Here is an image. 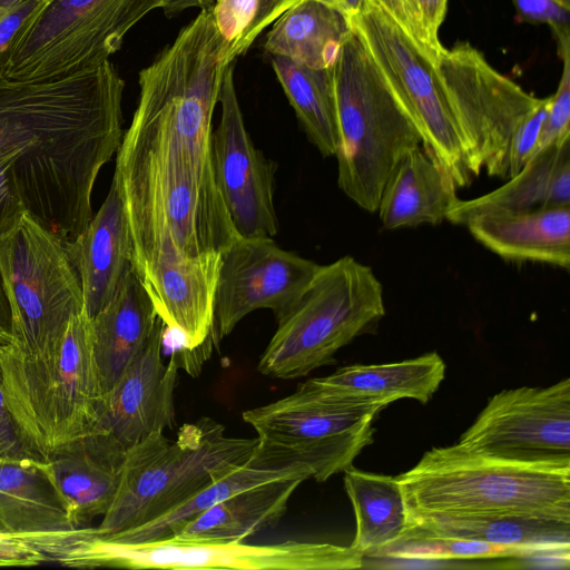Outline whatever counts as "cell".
I'll return each instance as SVG.
<instances>
[{"label":"cell","instance_id":"ac0fdd59","mask_svg":"<svg viewBox=\"0 0 570 570\" xmlns=\"http://www.w3.org/2000/svg\"><path fill=\"white\" fill-rule=\"evenodd\" d=\"M407 529L518 548L537 556L550 553L569 560L570 512L416 513L409 515Z\"/></svg>","mask_w":570,"mask_h":570},{"label":"cell","instance_id":"8d00e7d4","mask_svg":"<svg viewBox=\"0 0 570 570\" xmlns=\"http://www.w3.org/2000/svg\"><path fill=\"white\" fill-rule=\"evenodd\" d=\"M258 0H215L212 13L222 37L233 47L253 21ZM229 47V49H230Z\"/></svg>","mask_w":570,"mask_h":570},{"label":"cell","instance_id":"b9f144b4","mask_svg":"<svg viewBox=\"0 0 570 570\" xmlns=\"http://www.w3.org/2000/svg\"><path fill=\"white\" fill-rule=\"evenodd\" d=\"M215 0H154L155 9L163 10L167 16L176 14L189 8H210Z\"/></svg>","mask_w":570,"mask_h":570},{"label":"cell","instance_id":"7bdbcfd3","mask_svg":"<svg viewBox=\"0 0 570 570\" xmlns=\"http://www.w3.org/2000/svg\"><path fill=\"white\" fill-rule=\"evenodd\" d=\"M12 341L11 312L0 275V344Z\"/></svg>","mask_w":570,"mask_h":570},{"label":"cell","instance_id":"74e56055","mask_svg":"<svg viewBox=\"0 0 570 570\" xmlns=\"http://www.w3.org/2000/svg\"><path fill=\"white\" fill-rule=\"evenodd\" d=\"M301 1L303 0H258L253 21L228 51V62H233L237 57L244 55L266 27Z\"/></svg>","mask_w":570,"mask_h":570},{"label":"cell","instance_id":"1f68e13d","mask_svg":"<svg viewBox=\"0 0 570 570\" xmlns=\"http://www.w3.org/2000/svg\"><path fill=\"white\" fill-rule=\"evenodd\" d=\"M374 556L413 560H455L519 559L537 554L518 548L470 539L430 535L407 529L402 538L379 550Z\"/></svg>","mask_w":570,"mask_h":570},{"label":"cell","instance_id":"6da1fadb","mask_svg":"<svg viewBox=\"0 0 570 570\" xmlns=\"http://www.w3.org/2000/svg\"><path fill=\"white\" fill-rule=\"evenodd\" d=\"M229 47L205 8L138 76V104L112 183L149 297L176 278L217 277L222 252L239 237L212 159V118Z\"/></svg>","mask_w":570,"mask_h":570},{"label":"cell","instance_id":"e575fe53","mask_svg":"<svg viewBox=\"0 0 570 570\" xmlns=\"http://www.w3.org/2000/svg\"><path fill=\"white\" fill-rule=\"evenodd\" d=\"M550 96L542 98L517 127L511 136L505 157V179L518 175L524 166L538 154L541 128L547 115Z\"/></svg>","mask_w":570,"mask_h":570},{"label":"cell","instance_id":"e0dca14e","mask_svg":"<svg viewBox=\"0 0 570 570\" xmlns=\"http://www.w3.org/2000/svg\"><path fill=\"white\" fill-rule=\"evenodd\" d=\"M166 331L158 317L145 345L115 385L104 394L99 416L90 434H98L127 451L151 433L173 428L179 363L176 354L167 364L163 362Z\"/></svg>","mask_w":570,"mask_h":570},{"label":"cell","instance_id":"bcb514c9","mask_svg":"<svg viewBox=\"0 0 570 570\" xmlns=\"http://www.w3.org/2000/svg\"><path fill=\"white\" fill-rule=\"evenodd\" d=\"M24 0H0V19Z\"/></svg>","mask_w":570,"mask_h":570},{"label":"cell","instance_id":"8992f818","mask_svg":"<svg viewBox=\"0 0 570 570\" xmlns=\"http://www.w3.org/2000/svg\"><path fill=\"white\" fill-rule=\"evenodd\" d=\"M331 71L338 128L337 185L362 209L375 213L393 169L422 139L353 29Z\"/></svg>","mask_w":570,"mask_h":570},{"label":"cell","instance_id":"7c38bea8","mask_svg":"<svg viewBox=\"0 0 570 570\" xmlns=\"http://www.w3.org/2000/svg\"><path fill=\"white\" fill-rule=\"evenodd\" d=\"M350 22L419 131L422 146L458 188L469 186L473 176L436 61L375 0H366Z\"/></svg>","mask_w":570,"mask_h":570},{"label":"cell","instance_id":"2e32d148","mask_svg":"<svg viewBox=\"0 0 570 570\" xmlns=\"http://www.w3.org/2000/svg\"><path fill=\"white\" fill-rule=\"evenodd\" d=\"M234 68L233 61L224 70L218 95L220 121L212 132L215 178L238 236L273 238L278 232L276 167L255 147L246 130Z\"/></svg>","mask_w":570,"mask_h":570},{"label":"cell","instance_id":"52a82bcc","mask_svg":"<svg viewBox=\"0 0 570 570\" xmlns=\"http://www.w3.org/2000/svg\"><path fill=\"white\" fill-rule=\"evenodd\" d=\"M389 404L325 392L306 381L291 395L243 413L257 435L247 464L261 470L303 468L324 482L350 468L373 442L375 417Z\"/></svg>","mask_w":570,"mask_h":570},{"label":"cell","instance_id":"836d02e7","mask_svg":"<svg viewBox=\"0 0 570 570\" xmlns=\"http://www.w3.org/2000/svg\"><path fill=\"white\" fill-rule=\"evenodd\" d=\"M563 67L557 91L550 96L541 128L538 153L551 145L570 140V50L560 55Z\"/></svg>","mask_w":570,"mask_h":570},{"label":"cell","instance_id":"ba28073f","mask_svg":"<svg viewBox=\"0 0 570 570\" xmlns=\"http://www.w3.org/2000/svg\"><path fill=\"white\" fill-rule=\"evenodd\" d=\"M407 515L505 511L570 512V469L523 465L459 443L432 448L397 475Z\"/></svg>","mask_w":570,"mask_h":570},{"label":"cell","instance_id":"44dd1931","mask_svg":"<svg viewBox=\"0 0 570 570\" xmlns=\"http://www.w3.org/2000/svg\"><path fill=\"white\" fill-rule=\"evenodd\" d=\"M570 207V140L540 150L514 177L480 197L456 199L445 219L456 225L487 213Z\"/></svg>","mask_w":570,"mask_h":570},{"label":"cell","instance_id":"f546056e","mask_svg":"<svg viewBox=\"0 0 570 570\" xmlns=\"http://www.w3.org/2000/svg\"><path fill=\"white\" fill-rule=\"evenodd\" d=\"M271 62L308 140L324 157L335 156L338 128L331 68L314 69L279 56Z\"/></svg>","mask_w":570,"mask_h":570},{"label":"cell","instance_id":"5bb4252c","mask_svg":"<svg viewBox=\"0 0 570 570\" xmlns=\"http://www.w3.org/2000/svg\"><path fill=\"white\" fill-rule=\"evenodd\" d=\"M458 443L490 459L570 469V380L494 394Z\"/></svg>","mask_w":570,"mask_h":570},{"label":"cell","instance_id":"9c48e42d","mask_svg":"<svg viewBox=\"0 0 570 570\" xmlns=\"http://www.w3.org/2000/svg\"><path fill=\"white\" fill-rule=\"evenodd\" d=\"M385 315L383 286L372 268L352 256L321 265L279 320L257 364L259 373L297 379L334 363L335 353Z\"/></svg>","mask_w":570,"mask_h":570},{"label":"cell","instance_id":"f35d334b","mask_svg":"<svg viewBox=\"0 0 570 570\" xmlns=\"http://www.w3.org/2000/svg\"><path fill=\"white\" fill-rule=\"evenodd\" d=\"M0 458L20 459L35 458V453L26 442L6 400L0 384ZM40 460V459H39Z\"/></svg>","mask_w":570,"mask_h":570},{"label":"cell","instance_id":"3957f363","mask_svg":"<svg viewBox=\"0 0 570 570\" xmlns=\"http://www.w3.org/2000/svg\"><path fill=\"white\" fill-rule=\"evenodd\" d=\"M0 384L31 451L46 460L90 434L104 391L94 357L91 318L75 316L52 350L31 355L13 342L0 344Z\"/></svg>","mask_w":570,"mask_h":570},{"label":"cell","instance_id":"7a4b0ae2","mask_svg":"<svg viewBox=\"0 0 570 570\" xmlns=\"http://www.w3.org/2000/svg\"><path fill=\"white\" fill-rule=\"evenodd\" d=\"M124 89L110 60L49 80L0 77V238L24 215L63 242L86 228L124 136Z\"/></svg>","mask_w":570,"mask_h":570},{"label":"cell","instance_id":"7402d4cb","mask_svg":"<svg viewBox=\"0 0 570 570\" xmlns=\"http://www.w3.org/2000/svg\"><path fill=\"white\" fill-rule=\"evenodd\" d=\"M158 315L134 265L115 296L91 318L92 348L104 394L145 345Z\"/></svg>","mask_w":570,"mask_h":570},{"label":"cell","instance_id":"ab89813d","mask_svg":"<svg viewBox=\"0 0 570 570\" xmlns=\"http://www.w3.org/2000/svg\"><path fill=\"white\" fill-rule=\"evenodd\" d=\"M47 562V557L18 534L0 532V567H30Z\"/></svg>","mask_w":570,"mask_h":570},{"label":"cell","instance_id":"60d3db41","mask_svg":"<svg viewBox=\"0 0 570 570\" xmlns=\"http://www.w3.org/2000/svg\"><path fill=\"white\" fill-rule=\"evenodd\" d=\"M42 1L24 0L0 19V69L8 59V52L17 32Z\"/></svg>","mask_w":570,"mask_h":570},{"label":"cell","instance_id":"30bf717a","mask_svg":"<svg viewBox=\"0 0 570 570\" xmlns=\"http://www.w3.org/2000/svg\"><path fill=\"white\" fill-rule=\"evenodd\" d=\"M154 9V0H43L17 32L0 77L40 81L95 68Z\"/></svg>","mask_w":570,"mask_h":570},{"label":"cell","instance_id":"d4e9b609","mask_svg":"<svg viewBox=\"0 0 570 570\" xmlns=\"http://www.w3.org/2000/svg\"><path fill=\"white\" fill-rule=\"evenodd\" d=\"M125 456L126 453L81 438L57 449L45 460L78 527L108 511L119 485Z\"/></svg>","mask_w":570,"mask_h":570},{"label":"cell","instance_id":"484cf974","mask_svg":"<svg viewBox=\"0 0 570 570\" xmlns=\"http://www.w3.org/2000/svg\"><path fill=\"white\" fill-rule=\"evenodd\" d=\"M305 480L293 475L244 489L215 503L171 537L246 541L281 521L291 497Z\"/></svg>","mask_w":570,"mask_h":570},{"label":"cell","instance_id":"cb8c5ba5","mask_svg":"<svg viewBox=\"0 0 570 570\" xmlns=\"http://www.w3.org/2000/svg\"><path fill=\"white\" fill-rule=\"evenodd\" d=\"M458 187L421 145L410 150L387 178L377 207L387 229L438 225L459 198Z\"/></svg>","mask_w":570,"mask_h":570},{"label":"cell","instance_id":"5b68a950","mask_svg":"<svg viewBox=\"0 0 570 570\" xmlns=\"http://www.w3.org/2000/svg\"><path fill=\"white\" fill-rule=\"evenodd\" d=\"M257 439L233 438L212 417L179 428L176 440L151 433L127 450L115 499L97 530L114 534L147 524L245 465Z\"/></svg>","mask_w":570,"mask_h":570},{"label":"cell","instance_id":"9a60e30c","mask_svg":"<svg viewBox=\"0 0 570 570\" xmlns=\"http://www.w3.org/2000/svg\"><path fill=\"white\" fill-rule=\"evenodd\" d=\"M320 267L281 248L273 238H236L222 252L214 299L215 341L257 309H271L279 321Z\"/></svg>","mask_w":570,"mask_h":570},{"label":"cell","instance_id":"ffe728a7","mask_svg":"<svg viewBox=\"0 0 570 570\" xmlns=\"http://www.w3.org/2000/svg\"><path fill=\"white\" fill-rule=\"evenodd\" d=\"M464 226L481 245L505 261L570 268V207L487 213Z\"/></svg>","mask_w":570,"mask_h":570},{"label":"cell","instance_id":"f1b7e54d","mask_svg":"<svg viewBox=\"0 0 570 570\" xmlns=\"http://www.w3.org/2000/svg\"><path fill=\"white\" fill-rule=\"evenodd\" d=\"M344 487L353 507L356 531L351 547L364 556L394 543L406 532L409 515L397 476L344 471Z\"/></svg>","mask_w":570,"mask_h":570},{"label":"cell","instance_id":"ee69618b","mask_svg":"<svg viewBox=\"0 0 570 570\" xmlns=\"http://www.w3.org/2000/svg\"><path fill=\"white\" fill-rule=\"evenodd\" d=\"M409 35L410 24L401 0H375ZM412 37V36H411Z\"/></svg>","mask_w":570,"mask_h":570},{"label":"cell","instance_id":"4316f807","mask_svg":"<svg viewBox=\"0 0 570 570\" xmlns=\"http://www.w3.org/2000/svg\"><path fill=\"white\" fill-rule=\"evenodd\" d=\"M445 375V363L435 353L385 364H354L307 382L325 392L383 400L414 399L428 403Z\"/></svg>","mask_w":570,"mask_h":570},{"label":"cell","instance_id":"4fadbf2b","mask_svg":"<svg viewBox=\"0 0 570 570\" xmlns=\"http://www.w3.org/2000/svg\"><path fill=\"white\" fill-rule=\"evenodd\" d=\"M436 69L471 175L479 176L485 170L491 177L505 179L511 136L542 98L530 95L499 72L468 42L443 48Z\"/></svg>","mask_w":570,"mask_h":570},{"label":"cell","instance_id":"4dcf8cb0","mask_svg":"<svg viewBox=\"0 0 570 570\" xmlns=\"http://www.w3.org/2000/svg\"><path fill=\"white\" fill-rule=\"evenodd\" d=\"M293 475L311 478L309 472L303 468L261 470L245 464L147 524L114 534H100L112 541L125 543H139L168 538L174 535L185 523L232 494L253 485Z\"/></svg>","mask_w":570,"mask_h":570},{"label":"cell","instance_id":"8fae6325","mask_svg":"<svg viewBox=\"0 0 570 570\" xmlns=\"http://www.w3.org/2000/svg\"><path fill=\"white\" fill-rule=\"evenodd\" d=\"M0 275L12 342L28 354L52 350L85 311L80 277L65 242L28 215L0 238Z\"/></svg>","mask_w":570,"mask_h":570},{"label":"cell","instance_id":"d6986e66","mask_svg":"<svg viewBox=\"0 0 570 570\" xmlns=\"http://www.w3.org/2000/svg\"><path fill=\"white\" fill-rule=\"evenodd\" d=\"M65 244L80 277L85 312L94 318L112 299L132 264L129 225L114 183L86 228Z\"/></svg>","mask_w":570,"mask_h":570},{"label":"cell","instance_id":"7dc6e473","mask_svg":"<svg viewBox=\"0 0 570 570\" xmlns=\"http://www.w3.org/2000/svg\"><path fill=\"white\" fill-rule=\"evenodd\" d=\"M0 532H3V530L0 528Z\"/></svg>","mask_w":570,"mask_h":570},{"label":"cell","instance_id":"603a6c76","mask_svg":"<svg viewBox=\"0 0 570 570\" xmlns=\"http://www.w3.org/2000/svg\"><path fill=\"white\" fill-rule=\"evenodd\" d=\"M0 528L12 534L78 528L47 461L0 458Z\"/></svg>","mask_w":570,"mask_h":570},{"label":"cell","instance_id":"277c9868","mask_svg":"<svg viewBox=\"0 0 570 570\" xmlns=\"http://www.w3.org/2000/svg\"><path fill=\"white\" fill-rule=\"evenodd\" d=\"M26 539L47 561L69 568L350 570L364 567V554L333 543L245 541L168 537L139 543L112 541L95 527L37 532Z\"/></svg>","mask_w":570,"mask_h":570},{"label":"cell","instance_id":"f6af8a7d","mask_svg":"<svg viewBox=\"0 0 570 570\" xmlns=\"http://www.w3.org/2000/svg\"><path fill=\"white\" fill-rule=\"evenodd\" d=\"M344 14L348 20L357 14L366 0H316Z\"/></svg>","mask_w":570,"mask_h":570},{"label":"cell","instance_id":"83f0119b","mask_svg":"<svg viewBox=\"0 0 570 570\" xmlns=\"http://www.w3.org/2000/svg\"><path fill=\"white\" fill-rule=\"evenodd\" d=\"M273 23L265 51L314 69L331 68L352 31L344 14L316 0L298 2Z\"/></svg>","mask_w":570,"mask_h":570},{"label":"cell","instance_id":"d590c367","mask_svg":"<svg viewBox=\"0 0 570 570\" xmlns=\"http://www.w3.org/2000/svg\"><path fill=\"white\" fill-rule=\"evenodd\" d=\"M527 21L549 26L556 37L559 55L570 49L569 0H512Z\"/></svg>","mask_w":570,"mask_h":570},{"label":"cell","instance_id":"d6a6232c","mask_svg":"<svg viewBox=\"0 0 570 570\" xmlns=\"http://www.w3.org/2000/svg\"><path fill=\"white\" fill-rule=\"evenodd\" d=\"M412 38L435 61L443 50L439 30L444 20L448 0H401Z\"/></svg>","mask_w":570,"mask_h":570}]
</instances>
